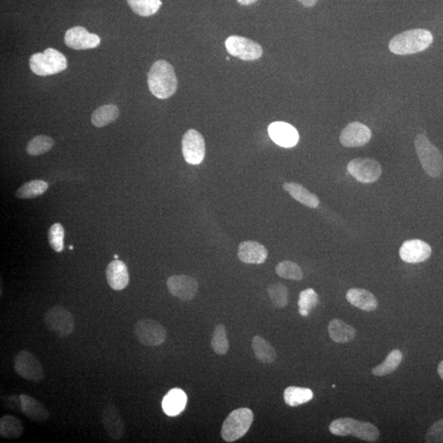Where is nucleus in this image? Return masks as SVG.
Masks as SVG:
<instances>
[{"mask_svg": "<svg viewBox=\"0 0 443 443\" xmlns=\"http://www.w3.org/2000/svg\"><path fill=\"white\" fill-rule=\"evenodd\" d=\"M269 135L276 144L284 147L292 148L299 141V133L295 128L284 122H275L269 127Z\"/></svg>", "mask_w": 443, "mask_h": 443, "instance_id": "obj_18", "label": "nucleus"}, {"mask_svg": "<svg viewBox=\"0 0 443 443\" xmlns=\"http://www.w3.org/2000/svg\"><path fill=\"white\" fill-rule=\"evenodd\" d=\"M211 347L213 351L220 356H224L229 349V342L226 330L224 324L216 325L211 339Z\"/></svg>", "mask_w": 443, "mask_h": 443, "instance_id": "obj_33", "label": "nucleus"}, {"mask_svg": "<svg viewBox=\"0 0 443 443\" xmlns=\"http://www.w3.org/2000/svg\"><path fill=\"white\" fill-rule=\"evenodd\" d=\"M20 397H21L22 401L23 413L30 420L39 423L48 420L51 413L43 403L32 397L26 395V394H21Z\"/></svg>", "mask_w": 443, "mask_h": 443, "instance_id": "obj_21", "label": "nucleus"}, {"mask_svg": "<svg viewBox=\"0 0 443 443\" xmlns=\"http://www.w3.org/2000/svg\"><path fill=\"white\" fill-rule=\"evenodd\" d=\"M271 302L277 308H285L288 304V290L282 283L270 285L267 289Z\"/></svg>", "mask_w": 443, "mask_h": 443, "instance_id": "obj_37", "label": "nucleus"}, {"mask_svg": "<svg viewBox=\"0 0 443 443\" xmlns=\"http://www.w3.org/2000/svg\"><path fill=\"white\" fill-rule=\"evenodd\" d=\"M167 288L174 297L184 302H190L198 293L197 281L187 275H172L167 281Z\"/></svg>", "mask_w": 443, "mask_h": 443, "instance_id": "obj_13", "label": "nucleus"}, {"mask_svg": "<svg viewBox=\"0 0 443 443\" xmlns=\"http://www.w3.org/2000/svg\"><path fill=\"white\" fill-rule=\"evenodd\" d=\"M29 65L37 76L54 75L65 70L68 60L61 52L56 49L48 48L44 53H37L30 58Z\"/></svg>", "mask_w": 443, "mask_h": 443, "instance_id": "obj_4", "label": "nucleus"}, {"mask_svg": "<svg viewBox=\"0 0 443 443\" xmlns=\"http://www.w3.org/2000/svg\"><path fill=\"white\" fill-rule=\"evenodd\" d=\"M225 46L231 56L244 61L257 60L263 54V49L259 44L243 37H229L226 39Z\"/></svg>", "mask_w": 443, "mask_h": 443, "instance_id": "obj_9", "label": "nucleus"}, {"mask_svg": "<svg viewBox=\"0 0 443 443\" xmlns=\"http://www.w3.org/2000/svg\"><path fill=\"white\" fill-rule=\"evenodd\" d=\"M177 78L169 62L159 60L151 66L148 73V86L153 96L165 100L174 95L176 91Z\"/></svg>", "mask_w": 443, "mask_h": 443, "instance_id": "obj_1", "label": "nucleus"}, {"mask_svg": "<svg viewBox=\"0 0 443 443\" xmlns=\"http://www.w3.org/2000/svg\"><path fill=\"white\" fill-rule=\"evenodd\" d=\"M432 41V34L428 30H409L394 37L389 43V49L398 56H408L425 51Z\"/></svg>", "mask_w": 443, "mask_h": 443, "instance_id": "obj_2", "label": "nucleus"}, {"mask_svg": "<svg viewBox=\"0 0 443 443\" xmlns=\"http://www.w3.org/2000/svg\"><path fill=\"white\" fill-rule=\"evenodd\" d=\"M347 300L349 304L364 312H373L378 307V302L373 294L366 289L352 288L347 293Z\"/></svg>", "mask_w": 443, "mask_h": 443, "instance_id": "obj_22", "label": "nucleus"}, {"mask_svg": "<svg viewBox=\"0 0 443 443\" xmlns=\"http://www.w3.org/2000/svg\"><path fill=\"white\" fill-rule=\"evenodd\" d=\"M283 397L287 405L295 407L312 401L314 393L309 388L288 387L285 388Z\"/></svg>", "mask_w": 443, "mask_h": 443, "instance_id": "obj_28", "label": "nucleus"}, {"mask_svg": "<svg viewBox=\"0 0 443 443\" xmlns=\"http://www.w3.org/2000/svg\"><path fill=\"white\" fill-rule=\"evenodd\" d=\"M72 249H73L72 245H71L70 246V250H72Z\"/></svg>", "mask_w": 443, "mask_h": 443, "instance_id": "obj_46", "label": "nucleus"}, {"mask_svg": "<svg viewBox=\"0 0 443 443\" xmlns=\"http://www.w3.org/2000/svg\"><path fill=\"white\" fill-rule=\"evenodd\" d=\"M304 7L310 8L317 4L318 0H298Z\"/></svg>", "mask_w": 443, "mask_h": 443, "instance_id": "obj_41", "label": "nucleus"}, {"mask_svg": "<svg viewBox=\"0 0 443 443\" xmlns=\"http://www.w3.org/2000/svg\"><path fill=\"white\" fill-rule=\"evenodd\" d=\"M106 278L110 288L115 290H122L129 283V274L127 265L121 260L115 259L108 265Z\"/></svg>", "mask_w": 443, "mask_h": 443, "instance_id": "obj_20", "label": "nucleus"}, {"mask_svg": "<svg viewBox=\"0 0 443 443\" xmlns=\"http://www.w3.org/2000/svg\"><path fill=\"white\" fill-rule=\"evenodd\" d=\"M372 132L361 122H353L344 128L340 135V141L345 147H361L371 141Z\"/></svg>", "mask_w": 443, "mask_h": 443, "instance_id": "obj_15", "label": "nucleus"}, {"mask_svg": "<svg viewBox=\"0 0 443 443\" xmlns=\"http://www.w3.org/2000/svg\"><path fill=\"white\" fill-rule=\"evenodd\" d=\"M276 274L279 277L295 281H300L303 278V271L297 264L293 261L285 260L280 262L275 268Z\"/></svg>", "mask_w": 443, "mask_h": 443, "instance_id": "obj_35", "label": "nucleus"}, {"mask_svg": "<svg viewBox=\"0 0 443 443\" xmlns=\"http://www.w3.org/2000/svg\"><path fill=\"white\" fill-rule=\"evenodd\" d=\"M120 116V108L115 105L98 107L91 115V122L96 127H103L115 122Z\"/></svg>", "mask_w": 443, "mask_h": 443, "instance_id": "obj_29", "label": "nucleus"}, {"mask_svg": "<svg viewBox=\"0 0 443 443\" xmlns=\"http://www.w3.org/2000/svg\"><path fill=\"white\" fill-rule=\"evenodd\" d=\"M53 145L54 141L51 136L39 135L28 142L27 151L30 155L38 156L51 150Z\"/></svg>", "mask_w": 443, "mask_h": 443, "instance_id": "obj_34", "label": "nucleus"}, {"mask_svg": "<svg viewBox=\"0 0 443 443\" xmlns=\"http://www.w3.org/2000/svg\"><path fill=\"white\" fill-rule=\"evenodd\" d=\"M44 321L46 327L59 338L68 337L75 328L73 314L61 305L49 309L44 314Z\"/></svg>", "mask_w": 443, "mask_h": 443, "instance_id": "obj_7", "label": "nucleus"}, {"mask_svg": "<svg viewBox=\"0 0 443 443\" xmlns=\"http://www.w3.org/2000/svg\"><path fill=\"white\" fill-rule=\"evenodd\" d=\"M49 243L52 249L56 252H61L63 250L64 229L60 224L51 226L49 230Z\"/></svg>", "mask_w": 443, "mask_h": 443, "instance_id": "obj_38", "label": "nucleus"}, {"mask_svg": "<svg viewBox=\"0 0 443 443\" xmlns=\"http://www.w3.org/2000/svg\"><path fill=\"white\" fill-rule=\"evenodd\" d=\"M403 261L410 264L423 262L430 257L432 249L430 245L421 240H409L405 241L399 250Z\"/></svg>", "mask_w": 443, "mask_h": 443, "instance_id": "obj_16", "label": "nucleus"}, {"mask_svg": "<svg viewBox=\"0 0 443 443\" xmlns=\"http://www.w3.org/2000/svg\"><path fill=\"white\" fill-rule=\"evenodd\" d=\"M102 423L108 435L113 440H121L125 435L124 421L117 408L113 404H108L103 409Z\"/></svg>", "mask_w": 443, "mask_h": 443, "instance_id": "obj_17", "label": "nucleus"}, {"mask_svg": "<svg viewBox=\"0 0 443 443\" xmlns=\"http://www.w3.org/2000/svg\"><path fill=\"white\" fill-rule=\"evenodd\" d=\"M14 368L20 377L39 383L44 379V368L39 359L27 351L20 352L14 359Z\"/></svg>", "mask_w": 443, "mask_h": 443, "instance_id": "obj_11", "label": "nucleus"}, {"mask_svg": "<svg viewBox=\"0 0 443 443\" xmlns=\"http://www.w3.org/2000/svg\"><path fill=\"white\" fill-rule=\"evenodd\" d=\"M132 11L141 17H150L159 11L161 0H127Z\"/></svg>", "mask_w": 443, "mask_h": 443, "instance_id": "obj_31", "label": "nucleus"}, {"mask_svg": "<svg viewBox=\"0 0 443 443\" xmlns=\"http://www.w3.org/2000/svg\"><path fill=\"white\" fill-rule=\"evenodd\" d=\"M329 431L333 435H352L369 442H376L380 435L377 427L371 423L361 422L352 418H341L333 420L330 423Z\"/></svg>", "mask_w": 443, "mask_h": 443, "instance_id": "obj_3", "label": "nucleus"}, {"mask_svg": "<svg viewBox=\"0 0 443 443\" xmlns=\"http://www.w3.org/2000/svg\"><path fill=\"white\" fill-rule=\"evenodd\" d=\"M24 427L19 418L4 416L0 418V436L7 439H18L23 435Z\"/></svg>", "mask_w": 443, "mask_h": 443, "instance_id": "obj_26", "label": "nucleus"}, {"mask_svg": "<svg viewBox=\"0 0 443 443\" xmlns=\"http://www.w3.org/2000/svg\"><path fill=\"white\" fill-rule=\"evenodd\" d=\"M437 373L443 380V361L439 364V366H438Z\"/></svg>", "mask_w": 443, "mask_h": 443, "instance_id": "obj_43", "label": "nucleus"}, {"mask_svg": "<svg viewBox=\"0 0 443 443\" xmlns=\"http://www.w3.org/2000/svg\"><path fill=\"white\" fill-rule=\"evenodd\" d=\"M319 303V297L315 290L308 288L300 293L298 307L299 313L302 316H308L310 310L316 307Z\"/></svg>", "mask_w": 443, "mask_h": 443, "instance_id": "obj_36", "label": "nucleus"}, {"mask_svg": "<svg viewBox=\"0 0 443 443\" xmlns=\"http://www.w3.org/2000/svg\"><path fill=\"white\" fill-rule=\"evenodd\" d=\"M182 155L186 162L198 165L205 156V142L203 136L195 129L187 131L181 141Z\"/></svg>", "mask_w": 443, "mask_h": 443, "instance_id": "obj_12", "label": "nucleus"}, {"mask_svg": "<svg viewBox=\"0 0 443 443\" xmlns=\"http://www.w3.org/2000/svg\"><path fill=\"white\" fill-rule=\"evenodd\" d=\"M402 361V353L400 349H393L389 353L385 361L372 369L374 376L383 377L390 374L400 366Z\"/></svg>", "mask_w": 443, "mask_h": 443, "instance_id": "obj_30", "label": "nucleus"}, {"mask_svg": "<svg viewBox=\"0 0 443 443\" xmlns=\"http://www.w3.org/2000/svg\"><path fill=\"white\" fill-rule=\"evenodd\" d=\"M328 331L330 338L337 343H347L356 338V329L341 319H335L329 323Z\"/></svg>", "mask_w": 443, "mask_h": 443, "instance_id": "obj_24", "label": "nucleus"}, {"mask_svg": "<svg viewBox=\"0 0 443 443\" xmlns=\"http://www.w3.org/2000/svg\"><path fill=\"white\" fill-rule=\"evenodd\" d=\"M426 442L443 443V420L433 423L427 432Z\"/></svg>", "mask_w": 443, "mask_h": 443, "instance_id": "obj_39", "label": "nucleus"}, {"mask_svg": "<svg viewBox=\"0 0 443 443\" xmlns=\"http://www.w3.org/2000/svg\"><path fill=\"white\" fill-rule=\"evenodd\" d=\"M136 337L142 345L155 347L161 346L167 338V331L164 326L155 320L143 319L135 324Z\"/></svg>", "mask_w": 443, "mask_h": 443, "instance_id": "obj_8", "label": "nucleus"}, {"mask_svg": "<svg viewBox=\"0 0 443 443\" xmlns=\"http://www.w3.org/2000/svg\"><path fill=\"white\" fill-rule=\"evenodd\" d=\"M255 356L258 361L264 364H271L277 359V352L269 342L260 336H255L252 340Z\"/></svg>", "mask_w": 443, "mask_h": 443, "instance_id": "obj_27", "label": "nucleus"}, {"mask_svg": "<svg viewBox=\"0 0 443 443\" xmlns=\"http://www.w3.org/2000/svg\"><path fill=\"white\" fill-rule=\"evenodd\" d=\"M238 4L243 5V6H250L258 1V0H236Z\"/></svg>", "mask_w": 443, "mask_h": 443, "instance_id": "obj_42", "label": "nucleus"}, {"mask_svg": "<svg viewBox=\"0 0 443 443\" xmlns=\"http://www.w3.org/2000/svg\"><path fill=\"white\" fill-rule=\"evenodd\" d=\"M115 258L116 259H117L118 256H117V255H115Z\"/></svg>", "mask_w": 443, "mask_h": 443, "instance_id": "obj_45", "label": "nucleus"}, {"mask_svg": "<svg viewBox=\"0 0 443 443\" xmlns=\"http://www.w3.org/2000/svg\"><path fill=\"white\" fill-rule=\"evenodd\" d=\"M347 171L354 179L361 184H372L382 175V167L371 158H357L349 161Z\"/></svg>", "mask_w": 443, "mask_h": 443, "instance_id": "obj_10", "label": "nucleus"}, {"mask_svg": "<svg viewBox=\"0 0 443 443\" xmlns=\"http://www.w3.org/2000/svg\"><path fill=\"white\" fill-rule=\"evenodd\" d=\"M64 42L69 48L76 51H84L98 47L101 39L97 34L89 32L86 28L74 27L66 32Z\"/></svg>", "mask_w": 443, "mask_h": 443, "instance_id": "obj_14", "label": "nucleus"}, {"mask_svg": "<svg viewBox=\"0 0 443 443\" xmlns=\"http://www.w3.org/2000/svg\"><path fill=\"white\" fill-rule=\"evenodd\" d=\"M415 146L423 170L432 177L439 176L443 170V158L439 150L423 134L416 137Z\"/></svg>", "mask_w": 443, "mask_h": 443, "instance_id": "obj_5", "label": "nucleus"}, {"mask_svg": "<svg viewBox=\"0 0 443 443\" xmlns=\"http://www.w3.org/2000/svg\"><path fill=\"white\" fill-rule=\"evenodd\" d=\"M4 406L6 408L11 409V410L22 412V401L21 397L17 395H11L8 397H4L3 398Z\"/></svg>", "mask_w": 443, "mask_h": 443, "instance_id": "obj_40", "label": "nucleus"}, {"mask_svg": "<svg viewBox=\"0 0 443 443\" xmlns=\"http://www.w3.org/2000/svg\"><path fill=\"white\" fill-rule=\"evenodd\" d=\"M47 182L42 180H34L23 185L16 192L20 199L36 198L44 193L48 189Z\"/></svg>", "mask_w": 443, "mask_h": 443, "instance_id": "obj_32", "label": "nucleus"}, {"mask_svg": "<svg viewBox=\"0 0 443 443\" xmlns=\"http://www.w3.org/2000/svg\"><path fill=\"white\" fill-rule=\"evenodd\" d=\"M238 258L245 264H261L267 259L268 250L257 241H243L238 246Z\"/></svg>", "mask_w": 443, "mask_h": 443, "instance_id": "obj_19", "label": "nucleus"}, {"mask_svg": "<svg viewBox=\"0 0 443 443\" xmlns=\"http://www.w3.org/2000/svg\"><path fill=\"white\" fill-rule=\"evenodd\" d=\"M283 189L288 191L293 198L309 208L315 209L319 205L318 197L300 184L295 182H285Z\"/></svg>", "mask_w": 443, "mask_h": 443, "instance_id": "obj_25", "label": "nucleus"}, {"mask_svg": "<svg viewBox=\"0 0 443 443\" xmlns=\"http://www.w3.org/2000/svg\"><path fill=\"white\" fill-rule=\"evenodd\" d=\"M254 420V413L249 408H240L226 417L222 427L224 440L233 442L243 437L250 430Z\"/></svg>", "mask_w": 443, "mask_h": 443, "instance_id": "obj_6", "label": "nucleus"}, {"mask_svg": "<svg viewBox=\"0 0 443 443\" xmlns=\"http://www.w3.org/2000/svg\"><path fill=\"white\" fill-rule=\"evenodd\" d=\"M186 402L187 397L184 391L179 388L172 389L162 400V410L167 416H176L184 411Z\"/></svg>", "mask_w": 443, "mask_h": 443, "instance_id": "obj_23", "label": "nucleus"}, {"mask_svg": "<svg viewBox=\"0 0 443 443\" xmlns=\"http://www.w3.org/2000/svg\"><path fill=\"white\" fill-rule=\"evenodd\" d=\"M226 60H230V58L229 57H226Z\"/></svg>", "mask_w": 443, "mask_h": 443, "instance_id": "obj_44", "label": "nucleus"}]
</instances>
